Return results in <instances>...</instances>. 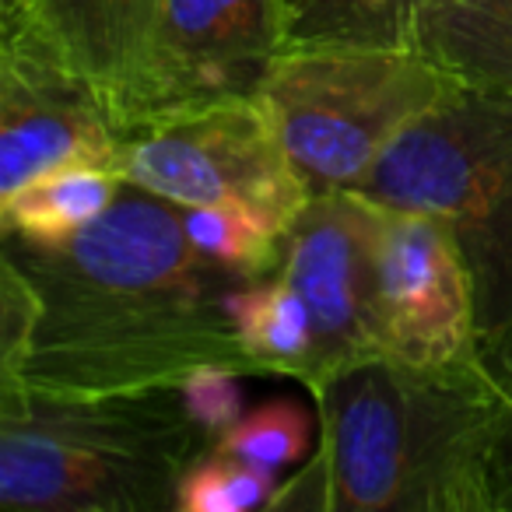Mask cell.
Returning <instances> with one entry per match:
<instances>
[{
    "label": "cell",
    "mask_w": 512,
    "mask_h": 512,
    "mask_svg": "<svg viewBox=\"0 0 512 512\" xmlns=\"http://www.w3.org/2000/svg\"><path fill=\"white\" fill-rule=\"evenodd\" d=\"M0 239L36 292L29 341L0 365V386L92 397L183 386L204 365L256 376L228 309L249 281L186 239L172 200L123 179L113 207L71 239Z\"/></svg>",
    "instance_id": "6da1fadb"
},
{
    "label": "cell",
    "mask_w": 512,
    "mask_h": 512,
    "mask_svg": "<svg viewBox=\"0 0 512 512\" xmlns=\"http://www.w3.org/2000/svg\"><path fill=\"white\" fill-rule=\"evenodd\" d=\"M309 393L316 456L278 484L271 512H498L477 365L432 372L383 355Z\"/></svg>",
    "instance_id": "7a4b0ae2"
},
{
    "label": "cell",
    "mask_w": 512,
    "mask_h": 512,
    "mask_svg": "<svg viewBox=\"0 0 512 512\" xmlns=\"http://www.w3.org/2000/svg\"><path fill=\"white\" fill-rule=\"evenodd\" d=\"M211 449L179 386L39 393L0 386V505L8 512H165Z\"/></svg>",
    "instance_id": "3957f363"
},
{
    "label": "cell",
    "mask_w": 512,
    "mask_h": 512,
    "mask_svg": "<svg viewBox=\"0 0 512 512\" xmlns=\"http://www.w3.org/2000/svg\"><path fill=\"white\" fill-rule=\"evenodd\" d=\"M358 193L439 218L467 264L477 330L512 320V95L456 81L390 144Z\"/></svg>",
    "instance_id": "277c9868"
},
{
    "label": "cell",
    "mask_w": 512,
    "mask_h": 512,
    "mask_svg": "<svg viewBox=\"0 0 512 512\" xmlns=\"http://www.w3.org/2000/svg\"><path fill=\"white\" fill-rule=\"evenodd\" d=\"M456 88L421 46H285L260 85L309 193L358 190L390 144Z\"/></svg>",
    "instance_id": "5b68a950"
},
{
    "label": "cell",
    "mask_w": 512,
    "mask_h": 512,
    "mask_svg": "<svg viewBox=\"0 0 512 512\" xmlns=\"http://www.w3.org/2000/svg\"><path fill=\"white\" fill-rule=\"evenodd\" d=\"M116 172L179 207H232L281 235L313 200L260 95L120 134Z\"/></svg>",
    "instance_id": "8992f818"
},
{
    "label": "cell",
    "mask_w": 512,
    "mask_h": 512,
    "mask_svg": "<svg viewBox=\"0 0 512 512\" xmlns=\"http://www.w3.org/2000/svg\"><path fill=\"white\" fill-rule=\"evenodd\" d=\"M288 46L281 0H162L120 134L249 99Z\"/></svg>",
    "instance_id": "52a82bcc"
},
{
    "label": "cell",
    "mask_w": 512,
    "mask_h": 512,
    "mask_svg": "<svg viewBox=\"0 0 512 512\" xmlns=\"http://www.w3.org/2000/svg\"><path fill=\"white\" fill-rule=\"evenodd\" d=\"M278 274L313 316L316 351L306 390L386 355L376 295V200L358 190L309 200L285 235Z\"/></svg>",
    "instance_id": "ba28073f"
},
{
    "label": "cell",
    "mask_w": 512,
    "mask_h": 512,
    "mask_svg": "<svg viewBox=\"0 0 512 512\" xmlns=\"http://www.w3.org/2000/svg\"><path fill=\"white\" fill-rule=\"evenodd\" d=\"M376 295L390 358L432 372L477 365L474 288L439 218L376 200Z\"/></svg>",
    "instance_id": "9c48e42d"
},
{
    "label": "cell",
    "mask_w": 512,
    "mask_h": 512,
    "mask_svg": "<svg viewBox=\"0 0 512 512\" xmlns=\"http://www.w3.org/2000/svg\"><path fill=\"white\" fill-rule=\"evenodd\" d=\"M116 134L99 95L64 67L0 43V197L71 162L116 169Z\"/></svg>",
    "instance_id": "30bf717a"
},
{
    "label": "cell",
    "mask_w": 512,
    "mask_h": 512,
    "mask_svg": "<svg viewBox=\"0 0 512 512\" xmlns=\"http://www.w3.org/2000/svg\"><path fill=\"white\" fill-rule=\"evenodd\" d=\"M162 0H29L0 18V43H15L85 81L116 134L148 57Z\"/></svg>",
    "instance_id": "8fae6325"
},
{
    "label": "cell",
    "mask_w": 512,
    "mask_h": 512,
    "mask_svg": "<svg viewBox=\"0 0 512 512\" xmlns=\"http://www.w3.org/2000/svg\"><path fill=\"white\" fill-rule=\"evenodd\" d=\"M418 46L460 85L512 95V0H435Z\"/></svg>",
    "instance_id": "7c38bea8"
},
{
    "label": "cell",
    "mask_w": 512,
    "mask_h": 512,
    "mask_svg": "<svg viewBox=\"0 0 512 512\" xmlns=\"http://www.w3.org/2000/svg\"><path fill=\"white\" fill-rule=\"evenodd\" d=\"M123 190V176L99 162H71L39 172L0 197V235L29 242H64L99 221Z\"/></svg>",
    "instance_id": "4fadbf2b"
},
{
    "label": "cell",
    "mask_w": 512,
    "mask_h": 512,
    "mask_svg": "<svg viewBox=\"0 0 512 512\" xmlns=\"http://www.w3.org/2000/svg\"><path fill=\"white\" fill-rule=\"evenodd\" d=\"M235 330L256 376H285L309 383L316 330L309 306L281 274L249 281L228 295Z\"/></svg>",
    "instance_id": "5bb4252c"
},
{
    "label": "cell",
    "mask_w": 512,
    "mask_h": 512,
    "mask_svg": "<svg viewBox=\"0 0 512 512\" xmlns=\"http://www.w3.org/2000/svg\"><path fill=\"white\" fill-rule=\"evenodd\" d=\"M288 46H418L421 15L435 0H281Z\"/></svg>",
    "instance_id": "9a60e30c"
},
{
    "label": "cell",
    "mask_w": 512,
    "mask_h": 512,
    "mask_svg": "<svg viewBox=\"0 0 512 512\" xmlns=\"http://www.w3.org/2000/svg\"><path fill=\"white\" fill-rule=\"evenodd\" d=\"M186 239L211 260L242 281H260L278 274L285 235L260 218L232 207H183Z\"/></svg>",
    "instance_id": "2e32d148"
},
{
    "label": "cell",
    "mask_w": 512,
    "mask_h": 512,
    "mask_svg": "<svg viewBox=\"0 0 512 512\" xmlns=\"http://www.w3.org/2000/svg\"><path fill=\"white\" fill-rule=\"evenodd\" d=\"M316 432H320L316 411H309L302 400L278 397L242 414L239 425L228 428L211 449L285 477V470L306 463Z\"/></svg>",
    "instance_id": "e0dca14e"
},
{
    "label": "cell",
    "mask_w": 512,
    "mask_h": 512,
    "mask_svg": "<svg viewBox=\"0 0 512 512\" xmlns=\"http://www.w3.org/2000/svg\"><path fill=\"white\" fill-rule=\"evenodd\" d=\"M285 477L218 449H207L183 474L176 512H249L267 509Z\"/></svg>",
    "instance_id": "ac0fdd59"
},
{
    "label": "cell",
    "mask_w": 512,
    "mask_h": 512,
    "mask_svg": "<svg viewBox=\"0 0 512 512\" xmlns=\"http://www.w3.org/2000/svg\"><path fill=\"white\" fill-rule=\"evenodd\" d=\"M477 372L491 407V481L498 512H512V320L477 337Z\"/></svg>",
    "instance_id": "d6986e66"
},
{
    "label": "cell",
    "mask_w": 512,
    "mask_h": 512,
    "mask_svg": "<svg viewBox=\"0 0 512 512\" xmlns=\"http://www.w3.org/2000/svg\"><path fill=\"white\" fill-rule=\"evenodd\" d=\"M239 379H242V372L232 369V365H204V369H197L179 386L186 400V411H190L193 421L211 435V446L228 428L239 425V418H242Z\"/></svg>",
    "instance_id": "ffe728a7"
},
{
    "label": "cell",
    "mask_w": 512,
    "mask_h": 512,
    "mask_svg": "<svg viewBox=\"0 0 512 512\" xmlns=\"http://www.w3.org/2000/svg\"><path fill=\"white\" fill-rule=\"evenodd\" d=\"M29 0H0V18H8V15H15V11H22Z\"/></svg>",
    "instance_id": "44dd1931"
}]
</instances>
